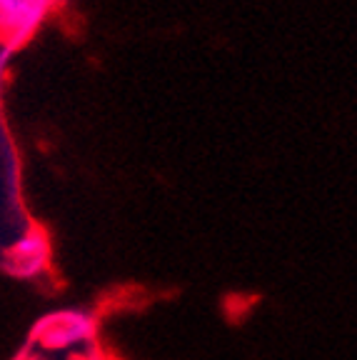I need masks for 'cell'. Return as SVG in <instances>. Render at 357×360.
Listing matches in <instances>:
<instances>
[{
  "label": "cell",
  "mask_w": 357,
  "mask_h": 360,
  "mask_svg": "<svg viewBox=\"0 0 357 360\" xmlns=\"http://www.w3.org/2000/svg\"><path fill=\"white\" fill-rule=\"evenodd\" d=\"M51 11V0H0V33L11 45L25 43Z\"/></svg>",
  "instance_id": "1"
},
{
  "label": "cell",
  "mask_w": 357,
  "mask_h": 360,
  "mask_svg": "<svg viewBox=\"0 0 357 360\" xmlns=\"http://www.w3.org/2000/svg\"><path fill=\"white\" fill-rule=\"evenodd\" d=\"M43 330V345L48 348H70V345L88 343L95 335V323L83 310H65V313L53 315L51 321L40 326Z\"/></svg>",
  "instance_id": "2"
},
{
  "label": "cell",
  "mask_w": 357,
  "mask_h": 360,
  "mask_svg": "<svg viewBox=\"0 0 357 360\" xmlns=\"http://www.w3.org/2000/svg\"><path fill=\"white\" fill-rule=\"evenodd\" d=\"M48 265V238L40 231H30L8 253V270L18 278H35Z\"/></svg>",
  "instance_id": "3"
},
{
  "label": "cell",
  "mask_w": 357,
  "mask_h": 360,
  "mask_svg": "<svg viewBox=\"0 0 357 360\" xmlns=\"http://www.w3.org/2000/svg\"><path fill=\"white\" fill-rule=\"evenodd\" d=\"M51 3H53V0H51Z\"/></svg>",
  "instance_id": "4"
}]
</instances>
